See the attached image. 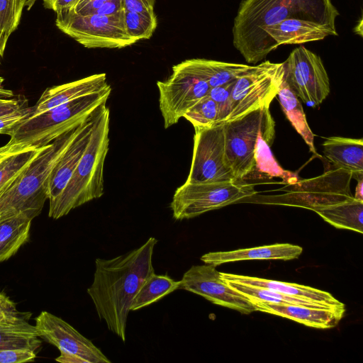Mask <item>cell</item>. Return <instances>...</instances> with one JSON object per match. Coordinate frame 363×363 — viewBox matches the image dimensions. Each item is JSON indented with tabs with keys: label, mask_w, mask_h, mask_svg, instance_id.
Returning a JSON list of instances; mask_svg holds the SVG:
<instances>
[{
	"label": "cell",
	"mask_w": 363,
	"mask_h": 363,
	"mask_svg": "<svg viewBox=\"0 0 363 363\" xmlns=\"http://www.w3.org/2000/svg\"><path fill=\"white\" fill-rule=\"evenodd\" d=\"M159 106L168 128L179 120L201 98L208 95L207 82L178 64L172 67V74L164 81H158Z\"/></svg>",
	"instance_id": "4fadbf2b"
},
{
	"label": "cell",
	"mask_w": 363,
	"mask_h": 363,
	"mask_svg": "<svg viewBox=\"0 0 363 363\" xmlns=\"http://www.w3.org/2000/svg\"><path fill=\"white\" fill-rule=\"evenodd\" d=\"M284 74L281 63L264 61L234 81L231 111L227 121L264 106H269L277 96Z\"/></svg>",
	"instance_id": "9c48e42d"
},
{
	"label": "cell",
	"mask_w": 363,
	"mask_h": 363,
	"mask_svg": "<svg viewBox=\"0 0 363 363\" xmlns=\"http://www.w3.org/2000/svg\"><path fill=\"white\" fill-rule=\"evenodd\" d=\"M234 81L209 89L208 95L216 103L218 108V123L227 122L230 116L231 91Z\"/></svg>",
	"instance_id": "836d02e7"
},
{
	"label": "cell",
	"mask_w": 363,
	"mask_h": 363,
	"mask_svg": "<svg viewBox=\"0 0 363 363\" xmlns=\"http://www.w3.org/2000/svg\"><path fill=\"white\" fill-rule=\"evenodd\" d=\"M274 136L275 123L267 127L259 135L255 150V168L246 180L250 178L261 179L276 177L289 184L297 182V175L281 168L271 151L270 147L274 143Z\"/></svg>",
	"instance_id": "603a6c76"
},
{
	"label": "cell",
	"mask_w": 363,
	"mask_h": 363,
	"mask_svg": "<svg viewBox=\"0 0 363 363\" xmlns=\"http://www.w3.org/2000/svg\"><path fill=\"white\" fill-rule=\"evenodd\" d=\"M303 248L289 243L274 244L226 252H212L201 256V260L215 267L220 264L252 259L290 260L298 258Z\"/></svg>",
	"instance_id": "ffe728a7"
},
{
	"label": "cell",
	"mask_w": 363,
	"mask_h": 363,
	"mask_svg": "<svg viewBox=\"0 0 363 363\" xmlns=\"http://www.w3.org/2000/svg\"><path fill=\"white\" fill-rule=\"evenodd\" d=\"M123 11V0H108L94 13L102 15L119 14Z\"/></svg>",
	"instance_id": "b9f144b4"
},
{
	"label": "cell",
	"mask_w": 363,
	"mask_h": 363,
	"mask_svg": "<svg viewBox=\"0 0 363 363\" xmlns=\"http://www.w3.org/2000/svg\"><path fill=\"white\" fill-rule=\"evenodd\" d=\"M101 105L88 145L62 193L49 202L48 216L58 219L104 193V168L109 149L110 110Z\"/></svg>",
	"instance_id": "3957f363"
},
{
	"label": "cell",
	"mask_w": 363,
	"mask_h": 363,
	"mask_svg": "<svg viewBox=\"0 0 363 363\" xmlns=\"http://www.w3.org/2000/svg\"><path fill=\"white\" fill-rule=\"evenodd\" d=\"M81 124L45 145L27 168L0 192V220L25 211L40 213L48 199L49 175L78 133Z\"/></svg>",
	"instance_id": "277c9868"
},
{
	"label": "cell",
	"mask_w": 363,
	"mask_h": 363,
	"mask_svg": "<svg viewBox=\"0 0 363 363\" xmlns=\"http://www.w3.org/2000/svg\"><path fill=\"white\" fill-rule=\"evenodd\" d=\"M225 282L230 287L246 297L251 303L266 302L281 304H298L312 307L325 308L312 301L289 296L265 288L257 287L235 282Z\"/></svg>",
	"instance_id": "f546056e"
},
{
	"label": "cell",
	"mask_w": 363,
	"mask_h": 363,
	"mask_svg": "<svg viewBox=\"0 0 363 363\" xmlns=\"http://www.w3.org/2000/svg\"><path fill=\"white\" fill-rule=\"evenodd\" d=\"M180 281H175L167 275H150L141 286L133 299L130 311H137L156 302L179 289Z\"/></svg>",
	"instance_id": "83f0119b"
},
{
	"label": "cell",
	"mask_w": 363,
	"mask_h": 363,
	"mask_svg": "<svg viewBox=\"0 0 363 363\" xmlns=\"http://www.w3.org/2000/svg\"><path fill=\"white\" fill-rule=\"evenodd\" d=\"M28 321L0 325V350L26 348L38 352L41 340Z\"/></svg>",
	"instance_id": "4316f807"
},
{
	"label": "cell",
	"mask_w": 363,
	"mask_h": 363,
	"mask_svg": "<svg viewBox=\"0 0 363 363\" xmlns=\"http://www.w3.org/2000/svg\"><path fill=\"white\" fill-rule=\"evenodd\" d=\"M257 311L271 313L294 320L306 326L328 329L335 327L345 311L298 304L252 302Z\"/></svg>",
	"instance_id": "ac0fdd59"
},
{
	"label": "cell",
	"mask_w": 363,
	"mask_h": 363,
	"mask_svg": "<svg viewBox=\"0 0 363 363\" xmlns=\"http://www.w3.org/2000/svg\"><path fill=\"white\" fill-rule=\"evenodd\" d=\"M155 0H123V9L141 13H155Z\"/></svg>",
	"instance_id": "74e56055"
},
{
	"label": "cell",
	"mask_w": 363,
	"mask_h": 363,
	"mask_svg": "<svg viewBox=\"0 0 363 363\" xmlns=\"http://www.w3.org/2000/svg\"><path fill=\"white\" fill-rule=\"evenodd\" d=\"M37 0H26V6H27V9L30 10L33 5L35 3Z\"/></svg>",
	"instance_id": "bcb514c9"
},
{
	"label": "cell",
	"mask_w": 363,
	"mask_h": 363,
	"mask_svg": "<svg viewBox=\"0 0 363 363\" xmlns=\"http://www.w3.org/2000/svg\"><path fill=\"white\" fill-rule=\"evenodd\" d=\"M220 274L225 281L262 287L289 296L312 301L328 308L345 311L344 303L336 299L330 293L318 289L294 283H287L255 277L225 272H220Z\"/></svg>",
	"instance_id": "e0dca14e"
},
{
	"label": "cell",
	"mask_w": 363,
	"mask_h": 363,
	"mask_svg": "<svg viewBox=\"0 0 363 363\" xmlns=\"http://www.w3.org/2000/svg\"><path fill=\"white\" fill-rule=\"evenodd\" d=\"M179 289L192 292L214 304L243 314L257 311L246 297L228 285L221 278L220 272L211 264L194 265L190 267L180 280Z\"/></svg>",
	"instance_id": "5bb4252c"
},
{
	"label": "cell",
	"mask_w": 363,
	"mask_h": 363,
	"mask_svg": "<svg viewBox=\"0 0 363 363\" xmlns=\"http://www.w3.org/2000/svg\"><path fill=\"white\" fill-rule=\"evenodd\" d=\"M122 18L126 33L135 43L150 38L157 26L155 13H141L123 9Z\"/></svg>",
	"instance_id": "1f68e13d"
},
{
	"label": "cell",
	"mask_w": 363,
	"mask_h": 363,
	"mask_svg": "<svg viewBox=\"0 0 363 363\" xmlns=\"http://www.w3.org/2000/svg\"><path fill=\"white\" fill-rule=\"evenodd\" d=\"M339 15L331 0H243L234 19L233 45L247 62L255 64L267 55L269 26L301 18L335 27Z\"/></svg>",
	"instance_id": "7a4b0ae2"
},
{
	"label": "cell",
	"mask_w": 363,
	"mask_h": 363,
	"mask_svg": "<svg viewBox=\"0 0 363 363\" xmlns=\"http://www.w3.org/2000/svg\"><path fill=\"white\" fill-rule=\"evenodd\" d=\"M38 335L60 352L55 359L62 363H111L94 343L68 323L48 311L35 318Z\"/></svg>",
	"instance_id": "8fae6325"
},
{
	"label": "cell",
	"mask_w": 363,
	"mask_h": 363,
	"mask_svg": "<svg viewBox=\"0 0 363 363\" xmlns=\"http://www.w3.org/2000/svg\"><path fill=\"white\" fill-rule=\"evenodd\" d=\"M33 107H26L22 110L4 118H0V134L10 135L15 127L32 113Z\"/></svg>",
	"instance_id": "8d00e7d4"
},
{
	"label": "cell",
	"mask_w": 363,
	"mask_h": 363,
	"mask_svg": "<svg viewBox=\"0 0 363 363\" xmlns=\"http://www.w3.org/2000/svg\"><path fill=\"white\" fill-rule=\"evenodd\" d=\"M108 0H77L69 10L77 14L86 15L94 13Z\"/></svg>",
	"instance_id": "ab89813d"
},
{
	"label": "cell",
	"mask_w": 363,
	"mask_h": 363,
	"mask_svg": "<svg viewBox=\"0 0 363 363\" xmlns=\"http://www.w3.org/2000/svg\"><path fill=\"white\" fill-rule=\"evenodd\" d=\"M26 0H0V57L8 40L18 28Z\"/></svg>",
	"instance_id": "4dcf8cb0"
},
{
	"label": "cell",
	"mask_w": 363,
	"mask_h": 363,
	"mask_svg": "<svg viewBox=\"0 0 363 363\" xmlns=\"http://www.w3.org/2000/svg\"><path fill=\"white\" fill-rule=\"evenodd\" d=\"M77 0H43L45 8L54 11L56 13L70 10Z\"/></svg>",
	"instance_id": "60d3db41"
},
{
	"label": "cell",
	"mask_w": 363,
	"mask_h": 363,
	"mask_svg": "<svg viewBox=\"0 0 363 363\" xmlns=\"http://www.w3.org/2000/svg\"><path fill=\"white\" fill-rule=\"evenodd\" d=\"M37 352L30 349L20 348L0 350V363H23L33 362Z\"/></svg>",
	"instance_id": "d590c367"
},
{
	"label": "cell",
	"mask_w": 363,
	"mask_h": 363,
	"mask_svg": "<svg viewBox=\"0 0 363 363\" xmlns=\"http://www.w3.org/2000/svg\"><path fill=\"white\" fill-rule=\"evenodd\" d=\"M4 81V79L0 76V99H10L13 96V92L4 88L3 86Z\"/></svg>",
	"instance_id": "7bdbcfd3"
},
{
	"label": "cell",
	"mask_w": 363,
	"mask_h": 363,
	"mask_svg": "<svg viewBox=\"0 0 363 363\" xmlns=\"http://www.w3.org/2000/svg\"><path fill=\"white\" fill-rule=\"evenodd\" d=\"M277 96L287 119L297 133L302 137L310 150L316 154L314 145V134L308 124L303 106L298 98L284 81V77L282 78Z\"/></svg>",
	"instance_id": "484cf974"
},
{
	"label": "cell",
	"mask_w": 363,
	"mask_h": 363,
	"mask_svg": "<svg viewBox=\"0 0 363 363\" xmlns=\"http://www.w3.org/2000/svg\"><path fill=\"white\" fill-rule=\"evenodd\" d=\"M1 58V57H0Z\"/></svg>",
	"instance_id": "7dc6e473"
},
{
	"label": "cell",
	"mask_w": 363,
	"mask_h": 363,
	"mask_svg": "<svg viewBox=\"0 0 363 363\" xmlns=\"http://www.w3.org/2000/svg\"><path fill=\"white\" fill-rule=\"evenodd\" d=\"M325 157L356 179L363 178V140L333 136L323 143Z\"/></svg>",
	"instance_id": "44dd1931"
},
{
	"label": "cell",
	"mask_w": 363,
	"mask_h": 363,
	"mask_svg": "<svg viewBox=\"0 0 363 363\" xmlns=\"http://www.w3.org/2000/svg\"><path fill=\"white\" fill-rule=\"evenodd\" d=\"M23 99H0V118L12 115L27 107Z\"/></svg>",
	"instance_id": "f35d334b"
},
{
	"label": "cell",
	"mask_w": 363,
	"mask_h": 363,
	"mask_svg": "<svg viewBox=\"0 0 363 363\" xmlns=\"http://www.w3.org/2000/svg\"><path fill=\"white\" fill-rule=\"evenodd\" d=\"M45 147H28L14 151L0 160V192L27 168Z\"/></svg>",
	"instance_id": "f1b7e54d"
},
{
	"label": "cell",
	"mask_w": 363,
	"mask_h": 363,
	"mask_svg": "<svg viewBox=\"0 0 363 363\" xmlns=\"http://www.w3.org/2000/svg\"><path fill=\"white\" fill-rule=\"evenodd\" d=\"M275 123L269 106H264L223 123L225 160L236 181L244 182L254 170L261 133Z\"/></svg>",
	"instance_id": "8992f818"
},
{
	"label": "cell",
	"mask_w": 363,
	"mask_h": 363,
	"mask_svg": "<svg viewBox=\"0 0 363 363\" xmlns=\"http://www.w3.org/2000/svg\"><path fill=\"white\" fill-rule=\"evenodd\" d=\"M255 194L252 184L238 181L206 183L185 182L175 191L169 206L174 219H189L238 203Z\"/></svg>",
	"instance_id": "52a82bcc"
},
{
	"label": "cell",
	"mask_w": 363,
	"mask_h": 363,
	"mask_svg": "<svg viewBox=\"0 0 363 363\" xmlns=\"http://www.w3.org/2000/svg\"><path fill=\"white\" fill-rule=\"evenodd\" d=\"M363 178L357 179L354 198L363 201Z\"/></svg>",
	"instance_id": "f6af8a7d"
},
{
	"label": "cell",
	"mask_w": 363,
	"mask_h": 363,
	"mask_svg": "<svg viewBox=\"0 0 363 363\" xmlns=\"http://www.w3.org/2000/svg\"><path fill=\"white\" fill-rule=\"evenodd\" d=\"M111 86L61 104L35 116H29L18 124L7 144L25 149L45 146L67 131L76 128L106 103Z\"/></svg>",
	"instance_id": "5b68a950"
},
{
	"label": "cell",
	"mask_w": 363,
	"mask_h": 363,
	"mask_svg": "<svg viewBox=\"0 0 363 363\" xmlns=\"http://www.w3.org/2000/svg\"><path fill=\"white\" fill-rule=\"evenodd\" d=\"M313 211L336 228L363 233V201L354 196Z\"/></svg>",
	"instance_id": "d4e9b609"
},
{
	"label": "cell",
	"mask_w": 363,
	"mask_h": 363,
	"mask_svg": "<svg viewBox=\"0 0 363 363\" xmlns=\"http://www.w3.org/2000/svg\"><path fill=\"white\" fill-rule=\"evenodd\" d=\"M178 65L205 80L210 88L233 82L254 67L199 58L186 60Z\"/></svg>",
	"instance_id": "7402d4cb"
},
{
	"label": "cell",
	"mask_w": 363,
	"mask_h": 363,
	"mask_svg": "<svg viewBox=\"0 0 363 363\" xmlns=\"http://www.w3.org/2000/svg\"><path fill=\"white\" fill-rule=\"evenodd\" d=\"M21 149L18 148L17 147L9 145V144H6L2 147H0V160L7 155L8 154L20 150ZM23 150V149H22Z\"/></svg>",
	"instance_id": "ee69618b"
},
{
	"label": "cell",
	"mask_w": 363,
	"mask_h": 363,
	"mask_svg": "<svg viewBox=\"0 0 363 363\" xmlns=\"http://www.w3.org/2000/svg\"><path fill=\"white\" fill-rule=\"evenodd\" d=\"M267 55L281 45L302 44L337 35L336 27L318 22L289 18L269 26L266 30Z\"/></svg>",
	"instance_id": "2e32d148"
},
{
	"label": "cell",
	"mask_w": 363,
	"mask_h": 363,
	"mask_svg": "<svg viewBox=\"0 0 363 363\" xmlns=\"http://www.w3.org/2000/svg\"><path fill=\"white\" fill-rule=\"evenodd\" d=\"M157 242L156 238L150 237L138 248L111 259L95 261L94 280L87 293L99 319L123 342L133 299L155 272L152 255Z\"/></svg>",
	"instance_id": "6da1fadb"
},
{
	"label": "cell",
	"mask_w": 363,
	"mask_h": 363,
	"mask_svg": "<svg viewBox=\"0 0 363 363\" xmlns=\"http://www.w3.org/2000/svg\"><path fill=\"white\" fill-rule=\"evenodd\" d=\"M284 79L308 106H318L329 95L330 80L321 58L303 46L294 49L283 62Z\"/></svg>",
	"instance_id": "30bf717a"
},
{
	"label": "cell",
	"mask_w": 363,
	"mask_h": 363,
	"mask_svg": "<svg viewBox=\"0 0 363 363\" xmlns=\"http://www.w3.org/2000/svg\"><path fill=\"white\" fill-rule=\"evenodd\" d=\"M31 316L29 312H21L4 292L0 291V325L28 321Z\"/></svg>",
	"instance_id": "e575fe53"
},
{
	"label": "cell",
	"mask_w": 363,
	"mask_h": 363,
	"mask_svg": "<svg viewBox=\"0 0 363 363\" xmlns=\"http://www.w3.org/2000/svg\"><path fill=\"white\" fill-rule=\"evenodd\" d=\"M194 130L193 156L186 182H235L225 160L223 123Z\"/></svg>",
	"instance_id": "7c38bea8"
},
{
	"label": "cell",
	"mask_w": 363,
	"mask_h": 363,
	"mask_svg": "<svg viewBox=\"0 0 363 363\" xmlns=\"http://www.w3.org/2000/svg\"><path fill=\"white\" fill-rule=\"evenodd\" d=\"M56 14L57 27L86 48H123L135 43L125 32L122 13L79 15L67 10Z\"/></svg>",
	"instance_id": "ba28073f"
},
{
	"label": "cell",
	"mask_w": 363,
	"mask_h": 363,
	"mask_svg": "<svg viewBox=\"0 0 363 363\" xmlns=\"http://www.w3.org/2000/svg\"><path fill=\"white\" fill-rule=\"evenodd\" d=\"M101 105L82 122L78 133L50 172L48 179L49 202L62 193L75 170L88 145Z\"/></svg>",
	"instance_id": "9a60e30c"
},
{
	"label": "cell",
	"mask_w": 363,
	"mask_h": 363,
	"mask_svg": "<svg viewBox=\"0 0 363 363\" xmlns=\"http://www.w3.org/2000/svg\"><path fill=\"white\" fill-rule=\"evenodd\" d=\"M184 117L193 125L194 129L219 124L217 106L208 95L198 101Z\"/></svg>",
	"instance_id": "d6a6232c"
},
{
	"label": "cell",
	"mask_w": 363,
	"mask_h": 363,
	"mask_svg": "<svg viewBox=\"0 0 363 363\" xmlns=\"http://www.w3.org/2000/svg\"><path fill=\"white\" fill-rule=\"evenodd\" d=\"M39 214L25 211L0 220V262L14 255L28 241L31 221Z\"/></svg>",
	"instance_id": "cb8c5ba5"
},
{
	"label": "cell",
	"mask_w": 363,
	"mask_h": 363,
	"mask_svg": "<svg viewBox=\"0 0 363 363\" xmlns=\"http://www.w3.org/2000/svg\"><path fill=\"white\" fill-rule=\"evenodd\" d=\"M110 86L105 73L95 74L84 78L46 89L35 105L30 116L71 101L79 97L96 93Z\"/></svg>",
	"instance_id": "d6986e66"
}]
</instances>
